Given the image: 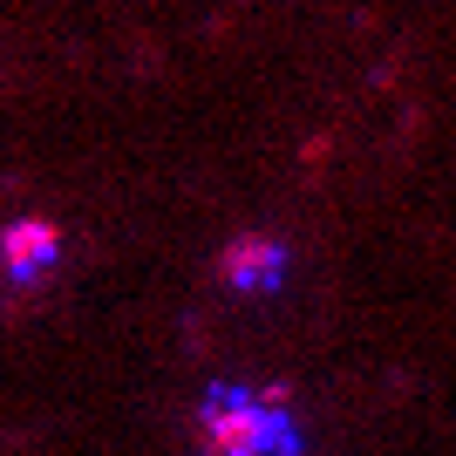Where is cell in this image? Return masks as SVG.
Here are the masks:
<instances>
[{
  "label": "cell",
  "instance_id": "6da1fadb",
  "mask_svg": "<svg viewBox=\"0 0 456 456\" xmlns=\"http://www.w3.org/2000/svg\"><path fill=\"white\" fill-rule=\"evenodd\" d=\"M198 429H205V456H266L273 443H293L280 395H246V388H211Z\"/></svg>",
  "mask_w": 456,
  "mask_h": 456
},
{
  "label": "cell",
  "instance_id": "7a4b0ae2",
  "mask_svg": "<svg viewBox=\"0 0 456 456\" xmlns=\"http://www.w3.org/2000/svg\"><path fill=\"white\" fill-rule=\"evenodd\" d=\"M55 252H61V232L48 225V218H14V225L0 232V266L20 286H35L41 273L55 266Z\"/></svg>",
  "mask_w": 456,
  "mask_h": 456
},
{
  "label": "cell",
  "instance_id": "3957f363",
  "mask_svg": "<svg viewBox=\"0 0 456 456\" xmlns=\"http://www.w3.org/2000/svg\"><path fill=\"white\" fill-rule=\"evenodd\" d=\"M218 273H225V286H239V293H266V286L280 280V246H273V239H232Z\"/></svg>",
  "mask_w": 456,
  "mask_h": 456
}]
</instances>
